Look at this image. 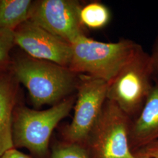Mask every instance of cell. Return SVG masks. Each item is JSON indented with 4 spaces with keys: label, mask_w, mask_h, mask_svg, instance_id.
I'll list each match as a JSON object with an SVG mask.
<instances>
[{
    "label": "cell",
    "mask_w": 158,
    "mask_h": 158,
    "mask_svg": "<svg viewBox=\"0 0 158 158\" xmlns=\"http://www.w3.org/2000/svg\"><path fill=\"white\" fill-rule=\"evenodd\" d=\"M0 158H31L28 156L17 151L14 148L6 151L4 153Z\"/></svg>",
    "instance_id": "17"
},
{
    "label": "cell",
    "mask_w": 158,
    "mask_h": 158,
    "mask_svg": "<svg viewBox=\"0 0 158 158\" xmlns=\"http://www.w3.org/2000/svg\"><path fill=\"white\" fill-rule=\"evenodd\" d=\"M139 44L123 38L106 43L83 36L71 44L69 68L77 74H87L109 83L133 56Z\"/></svg>",
    "instance_id": "2"
},
{
    "label": "cell",
    "mask_w": 158,
    "mask_h": 158,
    "mask_svg": "<svg viewBox=\"0 0 158 158\" xmlns=\"http://www.w3.org/2000/svg\"><path fill=\"white\" fill-rule=\"evenodd\" d=\"M31 0H0V30L14 31L29 20Z\"/></svg>",
    "instance_id": "11"
},
{
    "label": "cell",
    "mask_w": 158,
    "mask_h": 158,
    "mask_svg": "<svg viewBox=\"0 0 158 158\" xmlns=\"http://www.w3.org/2000/svg\"><path fill=\"white\" fill-rule=\"evenodd\" d=\"M76 100V95L70 96L44 111L20 108L16 113L13 125L14 145L26 148L38 155L45 154L53 131L69 114Z\"/></svg>",
    "instance_id": "4"
},
{
    "label": "cell",
    "mask_w": 158,
    "mask_h": 158,
    "mask_svg": "<svg viewBox=\"0 0 158 158\" xmlns=\"http://www.w3.org/2000/svg\"><path fill=\"white\" fill-rule=\"evenodd\" d=\"M15 44L14 31L0 30V66L7 60L10 51Z\"/></svg>",
    "instance_id": "13"
},
{
    "label": "cell",
    "mask_w": 158,
    "mask_h": 158,
    "mask_svg": "<svg viewBox=\"0 0 158 158\" xmlns=\"http://www.w3.org/2000/svg\"><path fill=\"white\" fill-rule=\"evenodd\" d=\"M14 85L8 77L0 75V156L12 149L14 141L12 113L15 102Z\"/></svg>",
    "instance_id": "10"
},
{
    "label": "cell",
    "mask_w": 158,
    "mask_h": 158,
    "mask_svg": "<svg viewBox=\"0 0 158 158\" xmlns=\"http://www.w3.org/2000/svg\"><path fill=\"white\" fill-rule=\"evenodd\" d=\"M139 155L148 158H158V139L144 146Z\"/></svg>",
    "instance_id": "16"
},
{
    "label": "cell",
    "mask_w": 158,
    "mask_h": 158,
    "mask_svg": "<svg viewBox=\"0 0 158 158\" xmlns=\"http://www.w3.org/2000/svg\"><path fill=\"white\" fill-rule=\"evenodd\" d=\"M135 158H148L146 156H142L141 155H139L138 156H136Z\"/></svg>",
    "instance_id": "18"
},
{
    "label": "cell",
    "mask_w": 158,
    "mask_h": 158,
    "mask_svg": "<svg viewBox=\"0 0 158 158\" xmlns=\"http://www.w3.org/2000/svg\"><path fill=\"white\" fill-rule=\"evenodd\" d=\"M52 158H89L85 150L77 145H64L56 148Z\"/></svg>",
    "instance_id": "14"
},
{
    "label": "cell",
    "mask_w": 158,
    "mask_h": 158,
    "mask_svg": "<svg viewBox=\"0 0 158 158\" xmlns=\"http://www.w3.org/2000/svg\"><path fill=\"white\" fill-rule=\"evenodd\" d=\"M154 84L150 54L139 45L128 62L108 83L107 100L115 104L131 119L132 116L138 115Z\"/></svg>",
    "instance_id": "3"
},
{
    "label": "cell",
    "mask_w": 158,
    "mask_h": 158,
    "mask_svg": "<svg viewBox=\"0 0 158 158\" xmlns=\"http://www.w3.org/2000/svg\"><path fill=\"white\" fill-rule=\"evenodd\" d=\"M111 13L102 2H92L83 6L80 19L86 28L97 29L106 27L110 21Z\"/></svg>",
    "instance_id": "12"
},
{
    "label": "cell",
    "mask_w": 158,
    "mask_h": 158,
    "mask_svg": "<svg viewBox=\"0 0 158 158\" xmlns=\"http://www.w3.org/2000/svg\"><path fill=\"white\" fill-rule=\"evenodd\" d=\"M13 69L17 80L28 90L36 107L55 105L77 91L79 74L55 63L23 58L17 60Z\"/></svg>",
    "instance_id": "1"
},
{
    "label": "cell",
    "mask_w": 158,
    "mask_h": 158,
    "mask_svg": "<svg viewBox=\"0 0 158 158\" xmlns=\"http://www.w3.org/2000/svg\"><path fill=\"white\" fill-rule=\"evenodd\" d=\"M14 42L31 57L69 68L72 47L70 44L28 20L14 31Z\"/></svg>",
    "instance_id": "8"
},
{
    "label": "cell",
    "mask_w": 158,
    "mask_h": 158,
    "mask_svg": "<svg viewBox=\"0 0 158 158\" xmlns=\"http://www.w3.org/2000/svg\"><path fill=\"white\" fill-rule=\"evenodd\" d=\"M107 82L87 74H79L74 114L64 131L72 143L83 141L90 135L107 100Z\"/></svg>",
    "instance_id": "5"
},
{
    "label": "cell",
    "mask_w": 158,
    "mask_h": 158,
    "mask_svg": "<svg viewBox=\"0 0 158 158\" xmlns=\"http://www.w3.org/2000/svg\"><path fill=\"white\" fill-rule=\"evenodd\" d=\"M131 125V119L107 100L89 136L98 158H135L129 147Z\"/></svg>",
    "instance_id": "7"
},
{
    "label": "cell",
    "mask_w": 158,
    "mask_h": 158,
    "mask_svg": "<svg viewBox=\"0 0 158 158\" xmlns=\"http://www.w3.org/2000/svg\"><path fill=\"white\" fill-rule=\"evenodd\" d=\"M150 56L152 64L154 79L155 81H158V33L153 43Z\"/></svg>",
    "instance_id": "15"
},
{
    "label": "cell",
    "mask_w": 158,
    "mask_h": 158,
    "mask_svg": "<svg viewBox=\"0 0 158 158\" xmlns=\"http://www.w3.org/2000/svg\"><path fill=\"white\" fill-rule=\"evenodd\" d=\"M130 137L138 145L145 146L158 139V81L141 111L131 125Z\"/></svg>",
    "instance_id": "9"
},
{
    "label": "cell",
    "mask_w": 158,
    "mask_h": 158,
    "mask_svg": "<svg viewBox=\"0 0 158 158\" xmlns=\"http://www.w3.org/2000/svg\"><path fill=\"white\" fill-rule=\"evenodd\" d=\"M83 5L77 0H39L32 2L29 20L70 45L87 36L80 19Z\"/></svg>",
    "instance_id": "6"
}]
</instances>
